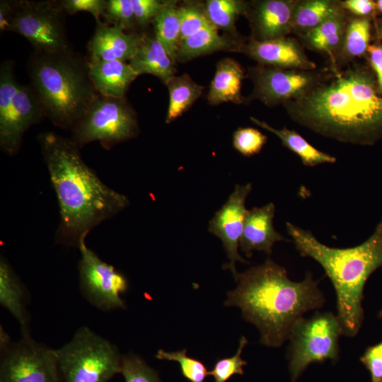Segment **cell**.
I'll return each mask as SVG.
<instances>
[{
  "instance_id": "6da1fadb",
  "label": "cell",
  "mask_w": 382,
  "mask_h": 382,
  "mask_svg": "<svg viewBox=\"0 0 382 382\" xmlns=\"http://www.w3.org/2000/svg\"><path fill=\"white\" fill-rule=\"evenodd\" d=\"M283 105L294 122L328 138L364 145L382 137V93L371 68L354 61L328 66L309 91Z\"/></svg>"
},
{
  "instance_id": "7a4b0ae2",
  "label": "cell",
  "mask_w": 382,
  "mask_h": 382,
  "mask_svg": "<svg viewBox=\"0 0 382 382\" xmlns=\"http://www.w3.org/2000/svg\"><path fill=\"white\" fill-rule=\"evenodd\" d=\"M38 141L59 204L55 242L78 248L93 228L124 210L129 201L100 179L71 139L44 132Z\"/></svg>"
},
{
  "instance_id": "3957f363",
  "label": "cell",
  "mask_w": 382,
  "mask_h": 382,
  "mask_svg": "<svg viewBox=\"0 0 382 382\" xmlns=\"http://www.w3.org/2000/svg\"><path fill=\"white\" fill-rule=\"evenodd\" d=\"M236 281L237 286L228 292L224 303L240 308L244 319L259 330L260 343L267 347L283 345L296 322L325 301L311 272L301 282H293L286 269L270 258L238 272Z\"/></svg>"
},
{
  "instance_id": "277c9868",
  "label": "cell",
  "mask_w": 382,
  "mask_h": 382,
  "mask_svg": "<svg viewBox=\"0 0 382 382\" xmlns=\"http://www.w3.org/2000/svg\"><path fill=\"white\" fill-rule=\"evenodd\" d=\"M286 231L303 257L318 262L336 293L337 318L344 335L355 336L363 323L364 285L382 267V218L373 234L361 244L337 248L320 243L310 231L286 222Z\"/></svg>"
},
{
  "instance_id": "5b68a950",
  "label": "cell",
  "mask_w": 382,
  "mask_h": 382,
  "mask_svg": "<svg viewBox=\"0 0 382 382\" xmlns=\"http://www.w3.org/2000/svg\"><path fill=\"white\" fill-rule=\"evenodd\" d=\"M27 70L46 117L59 128L71 130L98 94L90 77L88 58L73 50L33 51Z\"/></svg>"
},
{
  "instance_id": "8992f818",
  "label": "cell",
  "mask_w": 382,
  "mask_h": 382,
  "mask_svg": "<svg viewBox=\"0 0 382 382\" xmlns=\"http://www.w3.org/2000/svg\"><path fill=\"white\" fill-rule=\"evenodd\" d=\"M55 354L62 382H108L121 371L117 347L88 327L79 328Z\"/></svg>"
},
{
  "instance_id": "52a82bcc",
  "label": "cell",
  "mask_w": 382,
  "mask_h": 382,
  "mask_svg": "<svg viewBox=\"0 0 382 382\" xmlns=\"http://www.w3.org/2000/svg\"><path fill=\"white\" fill-rule=\"evenodd\" d=\"M344 335L337 316L330 312H316L311 318H300L291 328L287 351L291 382H296L313 363L339 358L340 337Z\"/></svg>"
},
{
  "instance_id": "ba28073f",
  "label": "cell",
  "mask_w": 382,
  "mask_h": 382,
  "mask_svg": "<svg viewBox=\"0 0 382 382\" xmlns=\"http://www.w3.org/2000/svg\"><path fill=\"white\" fill-rule=\"evenodd\" d=\"M71 140L81 149L99 141L105 149L136 137L139 132L136 113L125 98L98 94L71 130Z\"/></svg>"
},
{
  "instance_id": "9c48e42d",
  "label": "cell",
  "mask_w": 382,
  "mask_h": 382,
  "mask_svg": "<svg viewBox=\"0 0 382 382\" xmlns=\"http://www.w3.org/2000/svg\"><path fill=\"white\" fill-rule=\"evenodd\" d=\"M66 16L59 1L15 0L7 31L23 36L35 52L71 51L73 49L68 40Z\"/></svg>"
},
{
  "instance_id": "30bf717a",
  "label": "cell",
  "mask_w": 382,
  "mask_h": 382,
  "mask_svg": "<svg viewBox=\"0 0 382 382\" xmlns=\"http://www.w3.org/2000/svg\"><path fill=\"white\" fill-rule=\"evenodd\" d=\"M0 382H62L55 349L31 336L11 342L1 328Z\"/></svg>"
},
{
  "instance_id": "8fae6325",
  "label": "cell",
  "mask_w": 382,
  "mask_h": 382,
  "mask_svg": "<svg viewBox=\"0 0 382 382\" xmlns=\"http://www.w3.org/2000/svg\"><path fill=\"white\" fill-rule=\"evenodd\" d=\"M85 240L82 239L78 247L81 253L78 270L82 294L101 311L125 308L120 295L128 289L127 278L87 247Z\"/></svg>"
},
{
  "instance_id": "7c38bea8",
  "label": "cell",
  "mask_w": 382,
  "mask_h": 382,
  "mask_svg": "<svg viewBox=\"0 0 382 382\" xmlns=\"http://www.w3.org/2000/svg\"><path fill=\"white\" fill-rule=\"evenodd\" d=\"M328 66L314 70L281 69L257 64L250 67L249 77L253 92L249 100H259L273 107L299 98L327 73Z\"/></svg>"
},
{
  "instance_id": "4fadbf2b",
  "label": "cell",
  "mask_w": 382,
  "mask_h": 382,
  "mask_svg": "<svg viewBox=\"0 0 382 382\" xmlns=\"http://www.w3.org/2000/svg\"><path fill=\"white\" fill-rule=\"evenodd\" d=\"M251 190L250 183L236 185L233 192L221 208L215 213L208 227L209 232L222 241L229 260V262L224 264L223 268L229 270L235 279L238 274L236 262L238 261L248 263L239 255L238 248L248 212L245 202Z\"/></svg>"
},
{
  "instance_id": "5bb4252c",
  "label": "cell",
  "mask_w": 382,
  "mask_h": 382,
  "mask_svg": "<svg viewBox=\"0 0 382 382\" xmlns=\"http://www.w3.org/2000/svg\"><path fill=\"white\" fill-rule=\"evenodd\" d=\"M242 52L258 64L281 69L314 70L317 65L306 54L304 47L294 37L257 41L250 38Z\"/></svg>"
},
{
  "instance_id": "9a60e30c",
  "label": "cell",
  "mask_w": 382,
  "mask_h": 382,
  "mask_svg": "<svg viewBox=\"0 0 382 382\" xmlns=\"http://www.w3.org/2000/svg\"><path fill=\"white\" fill-rule=\"evenodd\" d=\"M296 0H257L248 2L245 16L251 38L266 41L286 37L292 33V16Z\"/></svg>"
},
{
  "instance_id": "2e32d148",
  "label": "cell",
  "mask_w": 382,
  "mask_h": 382,
  "mask_svg": "<svg viewBox=\"0 0 382 382\" xmlns=\"http://www.w3.org/2000/svg\"><path fill=\"white\" fill-rule=\"evenodd\" d=\"M45 117L42 103L31 86L20 83L14 97L8 128L0 137L1 150L10 156L16 154L25 132Z\"/></svg>"
},
{
  "instance_id": "e0dca14e",
  "label": "cell",
  "mask_w": 382,
  "mask_h": 382,
  "mask_svg": "<svg viewBox=\"0 0 382 382\" xmlns=\"http://www.w3.org/2000/svg\"><path fill=\"white\" fill-rule=\"evenodd\" d=\"M95 32L87 45L89 61L129 62L136 54L141 35L127 34L118 25L96 23Z\"/></svg>"
},
{
  "instance_id": "ac0fdd59",
  "label": "cell",
  "mask_w": 382,
  "mask_h": 382,
  "mask_svg": "<svg viewBox=\"0 0 382 382\" xmlns=\"http://www.w3.org/2000/svg\"><path fill=\"white\" fill-rule=\"evenodd\" d=\"M274 212L275 206L272 202L248 210L239 245L241 250L248 257L252 256L254 250L263 251L270 255L276 242L290 241L274 229Z\"/></svg>"
},
{
  "instance_id": "d6986e66",
  "label": "cell",
  "mask_w": 382,
  "mask_h": 382,
  "mask_svg": "<svg viewBox=\"0 0 382 382\" xmlns=\"http://www.w3.org/2000/svg\"><path fill=\"white\" fill-rule=\"evenodd\" d=\"M349 13L342 7L316 28L298 35L303 47L325 55L332 69L342 43Z\"/></svg>"
},
{
  "instance_id": "ffe728a7",
  "label": "cell",
  "mask_w": 382,
  "mask_h": 382,
  "mask_svg": "<svg viewBox=\"0 0 382 382\" xmlns=\"http://www.w3.org/2000/svg\"><path fill=\"white\" fill-rule=\"evenodd\" d=\"M128 63L138 75L152 74L165 84L175 76V62L155 33L141 35L137 52Z\"/></svg>"
},
{
  "instance_id": "44dd1931",
  "label": "cell",
  "mask_w": 382,
  "mask_h": 382,
  "mask_svg": "<svg viewBox=\"0 0 382 382\" xmlns=\"http://www.w3.org/2000/svg\"><path fill=\"white\" fill-rule=\"evenodd\" d=\"M88 66L96 91L108 97L125 98L130 84L139 76L129 63L120 61L88 60Z\"/></svg>"
},
{
  "instance_id": "7402d4cb",
  "label": "cell",
  "mask_w": 382,
  "mask_h": 382,
  "mask_svg": "<svg viewBox=\"0 0 382 382\" xmlns=\"http://www.w3.org/2000/svg\"><path fill=\"white\" fill-rule=\"evenodd\" d=\"M26 289L7 260L0 259V303L21 326L22 337H30Z\"/></svg>"
},
{
  "instance_id": "603a6c76",
  "label": "cell",
  "mask_w": 382,
  "mask_h": 382,
  "mask_svg": "<svg viewBox=\"0 0 382 382\" xmlns=\"http://www.w3.org/2000/svg\"><path fill=\"white\" fill-rule=\"evenodd\" d=\"M236 38L220 35L215 26L204 28L180 42L177 59L185 62L221 50L242 52L245 42Z\"/></svg>"
},
{
  "instance_id": "cb8c5ba5",
  "label": "cell",
  "mask_w": 382,
  "mask_h": 382,
  "mask_svg": "<svg viewBox=\"0 0 382 382\" xmlns=\"http://www.w3.org/2000/svg\"><path fill=\"white\" fill-rule=\"evenodd\" d=\"M244 76V71L236 61L231 58L219 61L210 83L209 103L213 105L224 102L242 103L241 86Z\"/></svg>"
},
{
  "instance_id": "d4e9b609",
  "label": "cell",
  "mask_w": 382,
  "mask_h": 382,
  "mask_svg": "<svg viewBox=\"0 0 382 382\" xmlns=\"http://www.w3.org/2000/svg\"><path fill=\"white\" fill-rule=\"evenodd\" d=\"M370 18H361L349 14L343 40L336 55L332 70L342 68L357 57L366 55L370 45Z\"/></svg>"
},
{
  "instance_id": "484cf974",
  "label": "cell",
  "mask_w": 382,
  "mask_h": 382,
  "mask_svg": "<svg viewBox=\"0 0 382 382\" xmlns=\"http://www.w3.org/2000/svg\"><path fill=\"white\" fill-rule=\"evenodd\" d=\"M250 119L256 125L275 134L284 146L300 158L305 166L313 167L323 163H335L337 161L335 156L315 148L295 130L286 127L277 129L254 117H250Z\"/></svg>"
},
{
  "instance_id": "4316f807",
  "label": "cell",
  "mask_w": 382,
  "mask_h": 382,
  "mask_svg": "<svg viewBox=\"0 0 382 382\" xmlns=\"http://www.w3.org/2000/svg\"><path fill=\"white\" fill-rule=\"evenodd\" d=\"M341 8L338 0H296L292 33L298 35L316 28Z\"/></svg>"
},
{
  "instance_id": "83f0119b",
  "label": "cell",
  "mask_w": 382,
  "mask_h": 382,
  "mask_svg": "<svg viewBox=\"0 0 382 382\" xmlns=\"http://www.w3.org/2000/svg\"><path fill=\"white\" fill-rule=\"evenodd\" d=\"M153 23L156 37L173 61L175 62L180 43V9L175 1H163V6Z\"/></svg>"
},
{
  "instance_id": "f1b7e54d",
  "label": "cell",
  "mask_w": 382,
  "mask_h": 382,
  "mask_svg": "<svg viewBox=\"0 0 382 382\" xmlns=\"http://www.w3.org/2000/svg\"><path fill=\"white\" fill-rule=\"evenodd\" d=\"M169 104L166 122L170 123L182 115L200 96L203 86L188 75L174 76L167 84Z\"/></svg>"
},
{
  "instance_id": "f546056e",
  "label": "cell",
  "mask_w": 382,
  "mask_h": 382,
  "mask_svg": "<svg viewBox=\"0 0 382 382\" xmlns=\"http://www.w3.org/2000/svg\"><path fill=\"white\" fill-rule=\"evenodd\" d=\"M204 6L210 21L216 28L226 30L236 36L235 22L239 16L246 14L247 1L208 0Z\"/></svg>"
},
{
  "instance_id": "4dcf8cb0",
  "label": "cell",
  "mask_w": 382,
  "mask_h": 382,
  "mask_svg": "<svg viewBox=\"0 0 382 382\" xmlns=\"http://www.w3.org/2000/svg\"><path fill=\"white\" fill-rule=\"evenodd\" d=\"M179 9L180 42L204 28L214 26L208 17L205 6L199 3L189 2L179 7Z\"/></svg>"
},
{
  "instance_id": "1f68e13d",
  "label": "cell",
  "mask_w": 382,
  "mask_h": 382,
  "mask_svg": "<svg viewBox=\"0 0 382 382\" xmlns=\"http://www.w3.org/2000/svg\"><path fill=\"white\" fill-rule=\"evenodd\" d=\"M187 350L166 352L159 349L156 357L161 360L175 361L179 363L183 376L190 382H204L209 371L206 366L199 360L190 357Z\"/></svg>"
},
{
  "instance_id": "d6a6232c",
  "label": "cell",
  "mask_w": 382,
  "mask_h": 382,
  "mask_svg": "<svg viewBox=\"0 0 382 382\" xmlns=\"http://www.w3.org/2000/svg\"><path fill=\"white\" fill-rule=\"evenodd\" d=\"M120 374L125 382H161L156 372L134 353L122 356Z\"/></svg>"
},
{
  "instance_id": "836d02e7",
  "label": "cell",
  "mask_w": 382,
  "mask_h": 382,
  "mask_svg": "<svg viewBox=\"0 0 382 382\" xmlns=\"http://www.w3.org/2000/svg\"><path fill=\"white\" fill-rule=\"evenodd\" d=\"M247 343L248 340L242 336L239 340L237 352L233 357L216 361L213 369L209 371V375L214 378L215 382H226L233 375L244 374L243 367L247 362L241 358V354Z\"/></svg>"
},
{
  "instance_id": "e575fe53",
  "label": "cell",
  "mask_w": 382,
  "mask_h": 382,
  "mask_svg": "<svg viewBox=\"0 0 382 382\" xmlns=\"http://www.w3.org/2000/svg\"><path fill=\"white\" fill-rule=\"evenodd\" d=\"M110 25H118L125 30L136 26L132 0H107L102 16Z\"/></svg>"
},
{
  "instance_id": "d590c367",
  "label": "cell",
  "mask_w": 382,
  "mask_h": 382,
  "mask_svg": "<svg viewBox=\"0 0 382 382\" xmlns=\"http://www.w3.org/2000/svg\"><path fill=\"white\" fill-rule=\"evenodd\" d=\"M267 140V136L258 129L240 127L233 134V145L243 156H251L260 153Z\"/></svg>"
},
{
  "instance_id": "8d00e7d4",
  "label": "cell",
  "mask_w": 382,
  "mask_h": 382,
  "mask_svg": "<svg viewBox=\"0 0 382 382\" xmlns=\"http://www.w3.org/2000/svg\"><path fill=\"white\" fill-rule=\"evenodd\" d=\"M59 3L66 14L74 15L79 11L89 12L100 23V16L105 9L107 0H60Z\"/></svg>"
},
{
  "instance_id": "74e56055",
  "label": "cell",
  "mask_w": 382,
  "mask_h": 382,
  "mask_svg": "<svg viewBox=\"0 0 382 382\" xmlns=\"http://www.w3.org/2000/svg\"><path fill=\"white\" fill-rule=\"evenodd\" d=\"M136 26L146 27L161 9L163 1L132 0Z\"/></svg>"
},
{
  "instance_id": "f35d334b",
  "label": "cell",
  "mask_w": 382,
  "mask_h": 382,
  "mask_svg": "<svg viewBox=\"0 0 382 382\" xmlns=\"http://www.w3.org/2000/svg\"><path fill=\"white\" fill-rule=\"evenodd\" d=\"M360 361L369 371L371 382H382V341L368 347Z\"/></svg>"
},
{
  "instance_id": "ab89813d",
  "label": "cell",
  "mask_w": 382,
  "mask_h": 382,
  "mask_svg": "<svg viewBox=\"0 0 382 382\" xmlns=\"http://www.w3.org/2000/svg\"><path fill=\"white\" fill-rule=\"evenodd\" d=\"M340 3L346 11L357 17L370 18L376 11V4L371 0H344Z\"/></svg>"
},
{
  "instance_id": "60d3db41",
  "label": "cell",
  "mask_w": 382,
  "mask_h": 382,
  "mask_svg": "<svg viewBox=\"0 0 382 382\" xmlns=\"http://www.w3.org/2000/svg\"><path fill=\"white\" fill-rule=\"evenodd\" d=\"M366 56L375 74L378 89L382 93V46L378 44H370Z\"/></svg>"
},
{
  "instance_id": "b9f144b4",
  "label": "cell",
  "mask_w": 382,
  "mask_h": 382,
  "mask_svg": "<svg viewBox=\"0 0 382 382\" xmlns=\"http://www.w3.org/2000/svg\"><path fill=\"white\" fill-rule=\"evenodd\" d=\"M15 1H0V30L7 31L13 14Z\"/></svg>"
},
{
  "instance_id": "7bdbcfd3",
  "label": "cell",
  "mask_w": 382,
  "mask_h": 382,
  "mask_svg": "<svg viewBox=\"0 0 382 382\" xmlns=\"http://www.w3.org/2000/svg\"><path fill=\"white\" fill-rule=\"evenodd\" d=\"M376 11L382 13V0H378L375 2Z\"/></svg>"
},
{
  "instance_id": "ee69618b",
  "label": "cell",
  "mask_w": 382,
  "mask_h": 382,
  "mask_svg": "<svg viewBox=\"0 0 382 382\" xmlns=\"http://www.w3.org/2000/svg\"><path fill=\"white\" fill-rule=\"evenodd\" d=\"M379 34H380L381 37L382 38V21L379 25Z\"/></svg>"
},
{
  "instance_id": "f6af8a7d",
  "label": "cell",
  "mask_w": 382,
  "mask_h": 382,
  "mask_svg": "<svg viewBox=\"0 0 382 382\" xmlns=\"http://www.w3.org/2000/svg\"><path fill=\"white\" fill-rule=\"evenodd\" d=\"M378 318H382V310H381L378 314Z\"/></svg>"
}]
</instances>
